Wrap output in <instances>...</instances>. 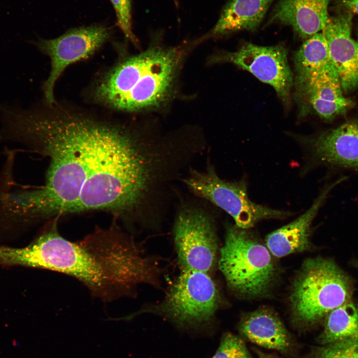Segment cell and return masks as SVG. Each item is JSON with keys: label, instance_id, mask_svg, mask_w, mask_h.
Segmentation results:
<instances>
[{"label": "cell", "instance_id": "5bb4252c", "mask_svg": "<svg viewBox=\"0 0 358 358\" xmlns=\"http://www.w3.org/2000/svg\"><path fill=\"white\" fill-rule=\"evenodd\" d=\"M347 178L342 176L327 184L304 213L267 236L266 245L273 256L280 258L311 248L310 239L313 221L332 190Z\"/></svg>", "mask_w": 358, "mask_h": 358}, {"label": "cell", "instance_id": "277c9868", "mask_svg": "<svg viewBox=\"0 0 358 358\" xmlns=\"http://www.w3.org/2000/svg\"><path fill=\"white\" fill-rule=\"evenodd\" d=\"M249 229L226 226L218 265L230 288L248 298L268 295L278 275L269 250Z\"/></svg>", "mask_w": 358, "mask_h": 358}, {"label": "cell", "instance_id": "6da1fadb", "mask_svg": "<svg viewBox=\"0 0 358 358\" xmlns=\"http://www.w3.org/2000/svg\"><path fill=\"white\" fill-rule=\"evenodd\" d=\"M48 105L24 109L17 122L20 140L49 159L45 184L31 191L38 219L93 211L140 216L163 181L160 144L122 124Z\"/></svg>", "mask_w": 358, "mask_h": 358}, {"label": "cell", "instance_id": "30bf717a", "mask_svg": "<svg viewBox=\"0 0 358 358\" xmlns=\"http://www.w3.org/2000/svg\"><path fill=\"white\" fill-rule=\"evenodd\" d=\"M218 60L230 62L271 86L287 105L293 84L285 49L280 45L263 46L246 43L235 52H226Z\"/></svg>", "mask_w": 358, "mask_h": 358}, {"label": "cell", "instance_id": "8992f818", "mask_svg": "<svg viewBox=\"0 0 358 358\" xmlns=\"http://www.w3.org/2000/svg\"><path fill=\"white\" fill-rule=\"evenodd\" d=\"M210 274L182 269L160 302L144 306L124 319L150 313L182 329L195 330L209 325L221 303L218 286Z\"/></svg>", "mask_w": 358, "mask_h": 358}, {"label": "cell", "instance_id": "ba28073f", "mask_svg": "<svg viewBox=\"0 0 358 358\" xmlns=\"http://www.w3.org/2000/svg\"><path fill=\"white\" fill-rule=\"evenodd\" d=\"M174 243L182 269L210 274L218 262V245L213 219L206 211L185 207L174 226Z\"/></svg>", "mask_w": 358, "mask_h": 358}, {"label": "cell", "instance_id": "4fadbf2b", "mask_svg": "<svg viewBox=\"0 0 358 358\" xmlns=\"http://www.w3.org/2000/svg\"><path fill=\"white\" fill-rule=\"evenodd\" d=\"M307 144L318 164L358 172V122L345 123Z\"/></svg>", "mask_w": 358, "mask_h": 358}, {"label": "cell", "instance_id": "d6986e66", "mask_svg": "<svg viewBox=\"0 0 358 358\" xmlns=\"http://www.w3.org/2000/svg\"><path fill=\"white\" fill-rule=\"evenodd\" d=\"M294 63L295 79L305 78L334 66L322 32H318L305 40L295 53Z\"/></svg>", "mask_w": 358, "mask_h": 358}, {"label": "cell", "instance_id": "5b68a950", "mask_svg": "<svg viewBox=\"0 0 358 358\" xmlns=\"http://www.w3.org/2000/svg\"><path fill=\"white\" fill-rule=\"evenodd\" d=\"M349 277L333 260H306L293 283L290 302L293 321L301 326L314 325L333 309L351 300Z\"/></svg>", "mask_w": 358, "mask_h": 358}, {"label": "cell", "instance_id": "9a60e30c", "mask_svg": "<svg viewBox=\"0 0 358 358\" xmlns=\"http://www.w3.org/2000/svg\"><path fill=\"white\" fill-rule=\"evenodd\" d=\"M332 0H280L269 21L289 25L301 38L306 39L322 31L329 16Z\"/></svg>", "mask_w": 358, "mask_h": 358}, {"label": "cell", "instance_id": "e0dca14e", "mask_svg": "<svg viewBox=\"0 0 358 358\" xmlns=\"http://www.w3.org/2000/svg\"><path fill=\"white\" fill-rule=\"evenodd\" d=\"M274 0H231L224 7L210 36L253 30L262 22Z\"/></svg>", "mask_w": 358, "mask_h": 358}, {"label": "cell", "instance_id": "7a4b0ae2", "mask_svg": "<svg viewBox=\"0 0 358 358\" xmlns=\"http://www.w3.org/2000/svg\"><path fill=\"white\" fill-rule=\"evenodd\" d=\"M9 259L14 266L74 277L104 301L132 294L141 284L160 283L158 263L115 225L73 242L60 234L54 219L28 245L13 247Z\"/></svg>", "mask_w": 358, "mask_h": 358}, {"label": "cell", "instance_id": "7402d4cb", "mask_svg": "<svg viewBox=\"0 0 358 358\" xmlns=\"http://www.w3.org/2000/svg\"><path fill=\"white\" fill-rule=\"evenodd\" d=\"M110 0L115 10L118 26L125 37L136 44L137 40L132 29L131 0Z\"/></svg>", "mask_w": 358, "mask_h": 358}, {"label": "cell", "instance_id": "7c38bea8", "mask_svg": "<svg viewBox=\"0 0 358 358\" xmlns=\"http://www.w3.org/2000/svg\"><path fill=\"white\" fill-rule=\"evenodd\" d=\"M352 14L329 17L323 30L332 62L345 91L358 88V42L352 37Z\"/></svg>", "mask_w": 358, "mask_h": 358}, {"label": "cell", "instance_id": "ffe728a7", "mask_svg": "<svg viewBox=\"0 0 358 358\" xmlns=\"http://www.w3.org/2000/svg\"><path fill=\"white\" fill-rule=\"evenodd\" d=\"M304 358H358V341L346 340L314 347Z\"/></svg>", "mask_w": 358, "mask_h": 358}, {"label": "cell", "instance_id": "3957f363", "mask_svg": "<svg viewBox=\"0 0 358 358\" xmlns=\"http://www.w3.org/2000/svg\"><path fill=\"white\" fill-rule=\"evenodd\" d=\"M183 53L179 47H153L121 60L96 81L90 96L122 112L161 107L173 95Z\"/></svg>", "mask_w": 358, "mask_h": 358}, {"label": "cell", "instance_id": "44dd1931", "mask_svg": "<svg viewBox=\"0 0 358 358\" xmlns=\"http://www.w3.org/2000/svg\"><path fill=\"white\" fill-rule=\"evenodd\" d=\"M211 358H253L243 340L238 336L226 333L214 355Z\"/></svg>", "mask_w": 358, "mask_h": 358}, {"label": "cell", "instance_id": "603a6c76", "mask_svg": "<svg viewBox=\"0 0 358 358\" xmlns=\"http://www.w3.org/2000/svg\"><path fill=\"white\" fill-rule=\"evenodd\" d=\"M343 3L350 11L358 14V0H344Z\"/></svg>", "mask_w": 358, "mask_h": 358}, {"label": "cell", "instance_id": "9c48e42d", "mask_svg": "<svg viewBox=\"0 0 358 358\" xmlns=\"http://www.w3.org/2000/svg\"><path fill=\"white\" fill-rule=\"evenodd\" d=\"M110 30L94 25L72 29L52 39H40L35 43L51 61V70L42 90L48 105L55 103L54 89L65 69L70 65L86 59L97 51L109 38Z\"/></svg>", "mask_w": 358, "mask_h": 358}, {"label": "cell", "instance_id": "cb8c5ba5", "mask_svg": "<svg viewBox=\"0 0 358 358\" xmlns=\"http://www.w3.org/2000/svg\"><path fill=\"white\" fill-rule=\"evenodd\" d=\"M254 351L256 352L259 358H277L273 355L266 354L263 352L260 351L256 348H253Z\"/></svg>", "mask_w": 358, "mask_h": 358}, {"label": "cell", "instance_id": "d4e9b609", "mask_svg": "<svg viewBox=\"0 0 358 358\" xmlns=\"http://www.w3.org/2000/svg\"><path fill=\"white\" fill-rule=\"evenodd\" d=\"M356 267L358 268V261L356 263Z\"/></svg>", "mask_w": 358, "mask_h": 358}, {"label": "cell", "instance_id": "484cf974", "mask_svg": "<svg viewBox=\"0 0 358 358\" xmlns=\"http://www.w3.org/2000/svg\"></svg>", "mask_w": 358, "mask_h": 358}, {"label": "cell", "instance_id": "8fae6325", "mask_svg": "<svg viewBox=\"0 0 358 358\" xmlns=\"http://www.w3.org/2000/svg\"><path fill=\"white\" fill-rule=\"evenodd\" d=\"M295 99L302 113L313 110L330 120L343 114L354 103L343 94L341 82L334 66L305 78L295 79Z\"/></svg>", "mask_w": 358, "mask_h": 358}, {"label": "cell", "instance_id": "52a82bcc", "mask_svg": "<svg viewBox=\"0 0 358 358\" xmlns=\"http://www.w3.org/2000/svg\"><path fill=\"white\" fill-rule=\"evenodd\" d=\"M183 181L195 195L225 211L232 217L235 225L242 229H249L264 219H282L290 214L253 202L243 180L232 182L222 179L211 166L203 172L190 171Z\"/></svg>", "mask_w": 358, "mask_h": 358}, {"label": "cell", "instance_id": "2e32d148", "mask_svg": "<svg viewBox=\"0 0 358 358\" xmlns=\"http://www.w3.org/2000/svg\"><path fill=\"white\" fill-rule=\"evenodd\" d=\"M239 330L250 341L283 354L289 353L293 346L291 336L280 319L267 309H260L245 315Z\"/></svg>", "mask_w": 358, "mask_h": 358}, {"label": "cell", "instance_id": "ac0fdd59", "mask_svg": "<svg viewBox=\"0 0 358 358\" xmlns=\"http://www.w3.org/2000/svg\"><path fill=\"white\" fill-rule=\"evenodd\" d=\"M324 329L317 338L321 345L346 340L358 341V303L352 300L326 316Z\"/></svg>", "mask_w": 358, "mask_h": 358}]
</instances>
